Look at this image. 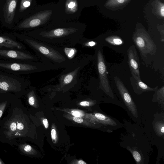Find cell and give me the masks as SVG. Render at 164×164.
Returning <instances> with one entry per match:
<instances>
[{
  "label": "cell",
  "mask_w": 164,
  "mask_h": 164,
  "mask_svg": "<svg viewBox=\"0 0 164 164\" xmlns=\"http://www.w3.org/2000/svg\"><path fill=\"white\" fill-rule=\"evenodd\" d=\"M23 34L40 42L59 47L75 46L82 39L79 30L73 27L32 31Z\"/></svg>",
  "instance_id": "cell-1"
},
{
  "label": "cell",
  "mask_w": 164,
  "mask_h": 164,
  "mask_svg": "<svg viewBox=\"0 0 164 164\" xmlns=\"http://www.w3.org/2000/svg\"><path fill=\"white\" fill-rule=\"evenodd\" d=\"M29 85L23 78L0 71V93L22 94Z\"/></svg>",
  "instance_id": "cell-4"
},
{
  "label": "cell",
  "mask_w": 164,
  "mask_h": 164,
  "mask_svg": "<svg viewBox=\"0 0 164 164\" xmlns=\"http://www.w3.org/2000/svg\"><path fill=\"white\" fill-rule=\"evenodd\" d=\"M40 66L31 61L0 60V71L16 75L39 72Z\"/></svg>",
  "instance_id": "cell-3"
},
{
  "label": "cell",
  "mask_w": 164,
  "mask_h": 164,
  "mask_svg": "<svg viewBox=\"0 0 164 164\" xmlns=\"http://www.w3.org/2000/svg\"><path fill=\"white\" fill-rule=\"evenodd\" d=\"M78 164H86L84 161L82 160H80L78 162Z\"/></svg>",
  "instance_id": "cell-34"
},
{
  "label": "cell",
  "mask_w": 164,
  "mask_h": 164,
  "mask_svg": "<svg viewBox=\"0 0 164 164\" xmlns=\"http://www.w3.org/2000/svg\"><path fill=\"white\" fill-rule=\"evenodd\" d=\"M132 154L133 157L137 162H139L141 161V158L140 154L136 151H133L132 152Z\"/></svg>",
  "instance_id": "cell-25"
},
{
  "label": "cell",
  "mask_w": 164,
  "mask_h": 164,
  "mask_svg": "<svg viewBox=\"0 0 164 164\" xmlns=\"http://www.w3.org/2000/svg\"><path fill=\"white\" fill-rule=\"evenodd\" d=\"M80 68V67H79L75 70L62 77L59 85L65 86L72 83L75 79L76 78V76Z\"/></svg>",
  "instance_id": "cell-17"
},
{
  "label": "cell",
  "mask_w": 164,
  "mask_h": 164,
  "mask_svg": "<svg viewBox=\"0 0 164 164\" xmlns=\"http://www.w3.org/2000/svg\"><path fill=\"white\" fill-rule=\"evenodd\" d=\"M0 60L36 61L37 57L28 52L18 49H0Z\"/></svg>",
  "instance_id": "cell-9"
},
{
  "label": "cell",
  "mask_w": 164,
  "mask_h": 164,
  "mask_svg": "<svg viewBox=\"0 0 164 164\" xmlns=\"http://www.w3.org/2000/svg\"><path fill=\"white\" fill-rule=\"evenodd\" d=\"M95 117L100 121L105 126H115L116 122L113 119L104 114L97 113L95 114Z\"/></svg>",
  "instance_id": "cell-20"
},
{
  "label": "cell",
  "mask_w": 164,
  "mask_h": 164,
  "mask_svg": "<svg viewBox=\"0 0 164 164\" xmlns=\"http://www.w3.org/2000/svg\"><path fill=\"white\" fill-rule=\"evenodd\" d=\"M33 92H31L28 94V101L29 103L31 106H33L35 104V99L33 94Z\"/></svg>",
  "instance_id": "cell-24"
},
{
  "label": "cell",
  "mask_w": 164,
  "mask_h": 164,
  "mask_svg": "<svg viewBox=\"0 0 164 164\" xmlns=\"http://www.w3.org/2000/svg\"><path fill=\"white\" fill-rule=\"evenodd\" d=\"M13 35L26 44L41 58L57 65H63L68 60L67 56L58 47L33 39L23 34L14 32Z\"/></svg>",
  "instance_id": "cell-2"
},
{
  "label": "cell",
  "mask_w": 164,
  "mask_h": 164,
  "mask_svg": "<svg viewBox=\"0 0 164 164\" xmlns=\"http://www.w3.org/2000/svg\"><path fill=\"white\" fill-rule=\"evenodd\" d=\"M78 7L76 0H67L65 3V11L69 14L75 13L78 10Z\"/></svg>",
  "instance_id": "cell-21"
},
{
  "label": "cell",
  "mask_w": 164,
  "mask_h": 164,
  "mask_svg": "<svg viewBox=\"0 0 164 164\" xmlns=\"http://www.w3.org/2000/svg\"><path fill=\"white\" fill-rule=\"evenodd\" d=\"M64 51L67 58L70 59L73 58L75 55L76 53V50L75 48L70 47H64Z\"/></svg>",
  "instance_id": "cell-23"
},
{
  "label": "cell",
  "mask_w": 164,
  "mask_h": 164,
  "mask_svg": "<svg viewBox=\"0 0 164 164\" xmlns=\"http://www.w3.org/2000/svg\"><path fill=\"white\" fill-rule=\"evenodd\" d=\"M20 0H0V21L2 25L12 29L15 24V12Z\"/></svg>",
  "instance_id": "cell-7"
},
{
  "label": "cell",
  "mask_w": 164,
  "mask_h": 164,
  "mask_svg": "<svg viewBox=\"0 0 164 164\" xmlns=\"http://www.w3.org/2000/svg\"><path fill=\"white\" fill-rule=\"evenodd\" d=\"M16 123V131L15 137H22L23 136L25 126L20 116H15Z\"/></svg>",
  "instance_id": "cell-19"
},
{
  "label": "cell",
  "mask_w": 164,
  "mask_h": 164,
  "mask_svg": "<svg viewBox=\"0 0 164 164\" xmlns=\"http://www.w3.org/2000/svg\"><path fill=\"white\" fill-rule=\"evenodd\" d=\"M131 1V0H108L104 6L106 9L117 11L123 9Z\"/></svg>",
  "instance_id": "cell-15"
},
{
  "label": "cell",
  "mask_w": 164,
  "mask_h": 164,
  "mask_svg": "<svg viewBox=\"0 0 164 164\" xmlns=\"http://www.w3.org/2000/svg\"><path fill=\"white\" fill-rule=\"evenodd\" d=\"M72 113L73 116H75L76 117H80V113L79 112L75 111H72Z\"/></svg>",
  "instance_id": "cell-32"
},
{
  "label": "cell",
  "mask_w": 164,
  "mask_h": 164,
  "mask_svg": "<svg viewBox=\"0 0 164 164\" xmlns=\"http://www.w3.org/2000/svg\"><path fill=\"white\" fill-rule=\"evenodd\" d=\"M73 120L75 122L81 124L83 122V119L80 117L75 116L73 118Z\"/></svg>",
  "instance_id": "cell-27"
},
{
  "label": "cell",
  "mask_w": 164,
  "mask_h": 164,
  "mask_svg": "<svg viewBox=\"0 0 164 164\" xmlns=\"http://www.w3.org/2000/svg\"><path fill=\"white\" fill-rule=\"evenodd\" d=\"M106 42L113 45H121L123 44V41L119 37L116 36H112L105 39Z\"/></svg>",
  "instance_id": "cell-22"
},
{
  "label": "cell",
  "mask_w": 164,
  "mask_h": 164,
  "mask_svg": "<svg viewBox=\"0 0 164 164\" xmlns=\"http://www.w3.org/2000/svg\"><path fill=\"white\" fill-rule=\"evenodd\" d=\"M128 64L132 75H134L141 78L139 68L140 63L136 47L131 46L128 51Z\"/></svg>",
  "instance_id": "cell-11"
},
{
  "label": "cell",
  "mask_w": 164,
  "mask_h": 164,
  "mask_svg": "<svg viewBox=\"0 0 164 164\" xmlns=\"http://www.w3.org/2000/svg\"><path fill=\"white\" fill-rule=\"evenodd\" d=\"M7 101L4 102L0 104V119L2 116L4 111L6 108Z\"/></svg>",
  "instance_id": "cell-26"
},
{
  "label": "cell",
  "mask_w": 164,
  "mask_h": 164,
  "mask_svg": "<svg viewBox=\"0 0 164 164\" xmlns=\"http://www.w3.org/2000/svg\"><path fill=\"white\" fill-rule=\"evenodd\" d=\"M157 130L158 132L160 131V133H161L163 135L164 133V127L163 124L162 125L161 124L160 125L158 126L157 127Z\"/></svg>",
  "instance_id": "cell-28"
},
{
  "label": "cell",
  "mask_w": 164,
  "mask_h": 164,
  "mask_svg": "<svg viewBox=\"0 0 164 164\" xmlns=\"http://www.w3.org/2000/svg\"><path fill=\"white\" fill-rule=\"evenodd\" d=\"M9 48L11 49L9 46L5 45L0 44V48Z\"/></svg>",
  "instance_id": "cell-33"
},
{
  "label": "cell",
  "mask_w": 164,
  "mask_h": 164,
  "mask_svg": "<svg viewBox=\"0 0 164 164\" xmlns=\"http://www.w3.org/2000/svg\"><path fill=\"white\" fill-rule=\"evenodd\" d=\"M0 34H1V32H0Z\"/></svg>",
  "instance_id": "cell-36"
},
{
  "label": "cell",
  "mask_w": 164,
  "mask_h": 164,
  "mask_svg": "<svg viewBox=\"0 0 164 164\" xmlns=\"http://www.w3.org/2000/svg\"><path fill=\"white\" fill-rule=\"evenodd\" d=\"M114 80L118 91L127 107L133 116L137 118L138 114L136 106L128 90L118 77L115 76Z\"/></svg>",
  "instance_id": "cell-10"
},
{
  "label": "cell",
  "mask_w": 164,
  "mask_h": 164,
  "mask_svg": "<svg viewBox=\"0 0 164 164\" xmlns=\"http://www.w3.org/2000/svg\"><path fill=\"white\" fill-rule=\"evenodd\" d=\"M130 80L134 92L138 94L145 92H154L158 88V86L154 88L150 87L144 83L140 78L134 75L130 77Z\"/></svg>",
  "instance_id": "cell-13"
},
{
  "label": "cell",
  "mask_w": 164,
  "mask_h": 164,
  "mask_svg": "<svg viewBox=\"0 0 164 164\" xmlns=\"http://www.w3.org/2000/svg\"><path fill=\"white\" fill-rule=\"evenodd\" d=\"M133 40L141 56H146L148 54L153 55L156 52V45L145 30L143 29L137 30L133 35Z\"/></svg>",
  "instance_id": "cell-6"
},
{
  "label": "cell",
  "mask_w": 164,
  "mask_h": 164,
  "mask_svg": "<svg viewBox=\"0 0 164 164\" xmlns=\"http://www.w3.org/2000/svg\"><path fill=\"white\" fill-rule=\"evenodd\" d=\"M80 105L83 106H88L89 105V102L85 101L81 102Z\"/></svg>",
  "instance_id": "cell-30"
},
{
  "label": "cell",
  "mask_w": 164,
  "mask_h": 164,
  "mask_svg": "<svg viewBox=\"0 0 164 164\" xmlns=\"http://www.w3.org/2000/svg\"><path fill=\"white\" fill-rule=\"evenodd\" d=\"M43 124L46 128H48L49 124L48 122V120L47 119H44L43 120Z\"/></svg>",
  "instance_id": "cell-31"
},
{
  "label": "cell",
  "mask_w": 164,
  "mask_h": 164,
  "mask_svg": "<svg viewBox=\"0 0 164 164\" xmlns=\"http://www.w3.org/2000/svg\"><path fill=\"white\" fill-rule=\"evenodd\" d=\"M33 1V0H20L15 12V24L28 15Z\"/></svg>",
  "instance_id": "cell-12"
},
{
  "label": "cell",
  "mask_w": 164,
  "mask_h": 164,
  "mask_svg": "<svg viewBox=\"0 0 164 164\" xmlns=\"http://www.w3.org/2000/svg\"><path fill=\"white\" fill-rule=\"evenodd\" d=\"M152 12L157 17L163 19L164 18V4L160 0H155L152 4Z\"/></svg>",
  "instance_id": "cell-18"
},
{
  "label": "cell",
  "mask_w": 164,
  "mask_h": 164,
  "mask_svg": "<svg viewBox=\"0 0 164 164\" xmlns=\"http://www.w3.org/2000/svg\"><path fill=\"white\" fill-rule=\"evenodd\" d=\"M52 14V10H46L27 16L16 23L12 30H26L42 26L50 19Z\"/></svg>",
  "instance_id": "cell-5"
},
{
  "label": "cell",
  "mask_w": 164,
  "mask_h": 164,
  "mask_svg": "<svg viewBox=\"0 0 164 164\" xmlns=\"http://www.w3.org/2000/svg\"><path fill=\"white\" fill-rule=\"evenodd\" d=\"M6 134L8 138L10 139L15 137L16 131V123L15 116L11 118L6 123Z\"/></svg>",
  "instance_id": "cell-16"
},
{
  "label": "cell",
  "mask_w": 164,
  "mask_h": 164,
  "mask_svg": "<svg viewBox=\"0 0 164 164\" xmlns=\"http://www.w3.org/2000/svg\"><path fill=\"white\" fill-rule=\"evenodd\" d=\"M4 164L1 160L0 159V164Z\"/></svg>",
  "instance_id": "cell-35"
},
{
  "label": "cell",
  "mask_w": 164,
  "mask_h": 164,
  "mask_svg": "<svg viewBox=\"0 0 164 164\" xmlns=\"http://www.w3.org/2000/svg\"><path fill=\"white\" fill-rule=\"evenodd\" d=\"M51 137L52 139H55L56 138V132L55 129H53L51 132Z\"/></svg>",
  "instance_id": "cell-29"
},
{
  "label": "cell",
  "mask_w": 164,
  "mask_h": 164,
  "mask_svg": "<svg viewBox=\"0 0 164 164\" xmlns=\"http://www.w3.org/2000/svg\"><path fill=\"white\" fill-rule=\"evenodd\" d=\"M97 65L100 77V88L108 95L113 97V93L109 85L107 73V69L101 50L97 52Z\"/></svg>",
  "instance_id": "cell-8"
},
{
  "label": "cell",
  "mask_w": 164,
  "mask_h": 164,
  "mask_svg": "<svg viewBox=\"0 0 164 164\" xmlns=\"http://www.w3.org/2000/svg\"><path fill=\"white\" fill-rule=\"evenodd\" d=\"M13 35L0 34V44L5 45L11 49L24 50L26 47L22 43L19 42L15 39Z\"/></svg>",
  "instance_id": "cell-14"
}]
</instances>
